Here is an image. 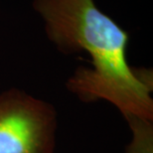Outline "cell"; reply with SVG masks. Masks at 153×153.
<instances>
[{
    "mask_svg": "<svg viewBox=\"0 0 153 153\" xmlns=\"http://www.w3.org/2000/svg\"><path fill=\"white\" fill-rule=\"evenodd\" d=\"M125 119L132 134L125 153H153L152 120L138 117H127Z\"/></svg>",
    "mask_w": 153,
    "mask_h": 153,
    "instance_id": "3",
    "label": "cell"
},
{
    "mask_svg": "<svg viewBox=\"0 0 153 153\" xmlns=\"http://www.w3.org/2000/svg\"><path fill=\"white\" fill-rule=\"evenodd\" d=\"M49 37L62 50H84L91 69L79 68L68 88L85 102L106 100L124 118L153 120L152 81L128 65L127 33L94 0H35Z\"/></svg>",
    "mask_w": 153,
    "mask_h": 153,
    "instance_id": "1",
    "label": "cell"
},
{
    "mask_svg": "<svg viewBox=\"0 0 153 153\" xmlns=\"http://www.w3.org/2000/svg\"><path fill=\"white\" fill-rule=\"evenodd\" d=\"M54 106L25 91L0 93V153H54Z\"/></svg>",
    "mask_w": 153,
    "mask_h": 153,
    "instance_id": "2",
    "label": "cell"
}]
</instances>
